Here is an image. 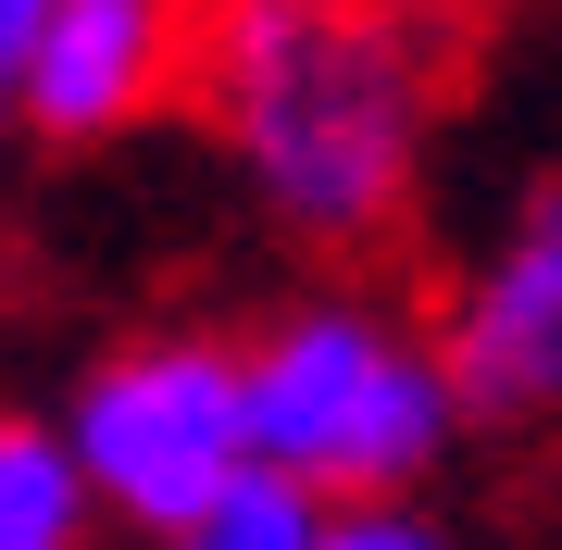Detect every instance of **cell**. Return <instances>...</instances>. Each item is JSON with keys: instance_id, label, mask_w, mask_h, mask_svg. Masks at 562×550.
I'll return each mask as SVG.
<instances>
[{"instance_id": "6da1fadb", "label": "cell", "mask_w": 562, "mask_h": 550, "mask_svg": "<svg viewBox=\"0 0 562 550\" xmlns=\"http://www.w3.org/2000/svg\"><path fill=\"white\" fill-rule=\"evenodd\" d=\"M450 0H201L188 113L213 125L250 213L301 250L401 238L425 138L450 113Z\"/></svg>"}, {"instance_id": "7a4b0ae2", "label": "cell", "mask_w": 562, "mask_h": 550, "mask_svg": "<svg viewBox=\"0 0 562 550\" xmlns=\"http://www.w3.org/2000/svg\"><path fill=\"white\" fill-rule=\"evenodd\" d=\"M475 426L450 388V350L413 313L362 301V288H313V301L250 326V438L262 475L313 489L325 513L350 501H413V475H438V450Z\"/></svg>"}, {"instance_id": "3957f363", "label": "cell", "mask_w": 562, "mask_h": 550, "mask_svg": "<svg viewBox=\"0 0 562 550\" xmlns=\"http://www.w3.org/2000/svg\"><path fill=\"white\" fill-rule=\"evenodd\" d=\"M63 438H76L101 513L162 550L176 526H201L213 501H238L250 475H262V438H250V338L138 326V338L88 350L76 388H63Z\"/></svg>"}, {"instance_id": "277c9868", "label": "cell", "mask_w": 562, "mask_h": 550, "mask_svg": "<svg viewBox=\"0 0 562 550\" xmlns=\"http://www.w3.org/2000/svg\"><path fill=\"white\" fill-rule=\"evenodd\" d=\"M188 50H201V0H50V25L0 63V101L25 138L101 150L188 101Z\"/></svg>"}, {"instance_id": "5b68a950", "label": "cell", "mask_w": 562, "mask_h": 550, "mask_svg": "<svg viewBox=\"0 0 562 550\" xmlns=\"http://www.w3.org/2000/svg\"><path fill=\"white\" fill-rule=\"evenodd\" d=\"M438 350L475 426H550L562 413V176L501 213V238L438 301Z\"/></svg>"}, {"instance_id": "8992f818", "label": "cell", "mask_w": 562, "mask_h": 550, "mask_svg": "<svg viewBox=\"0 0 562 550\" xmlns=\"http://www.w3.org/2000/svg\"><path fill=\"white\" fill-rule=\"evenodd\" d=\"M101 489H88L63 413H0V550H101Z\"/></svg>"}, {"instance_id": "52a82bcc", "label": "cell", "mask_w": 562, "mask_h": 550, "mask_svg": "<svg viewBox=\"0 0 562 550\" xmlns=\"http://www.w3.org/2000/svg\"><path fill=\"white\" fill-rule=\"evenodd\" d=\"M313 538H325V501L288 489V475H250L238 501H213L201 526H176L162 550H313Z\"/></svg>"}, {"instance_id": "ba28073f", "label": "cell", "mask_w": 562, "mask_h": 550, "mask_svg": "<svg viewBox=\"0 0 562 550\" xmlns=\"http://www.w3.org/2000/svg\"><path fill=\"white\" fill-rule=\"evenodd\" d=\"M313 550H462V538L438 513H413V501H350V513H325Z\"/></svg>"}, {"instance_id": "9c48e42d", "label": "cell", "mask_w": 562, "mask_h": 550, "mask_svg": "<svg viewBox=\"0 0 562 550\" xmlns=\"http://www.w3.org/2000/svg\"><path fill=\"white\" fill-rule=\"evenodd\" d=\"M38 25H50V0H0V63H13L25 38H38Z\"/></svg>"}]
</instances>
